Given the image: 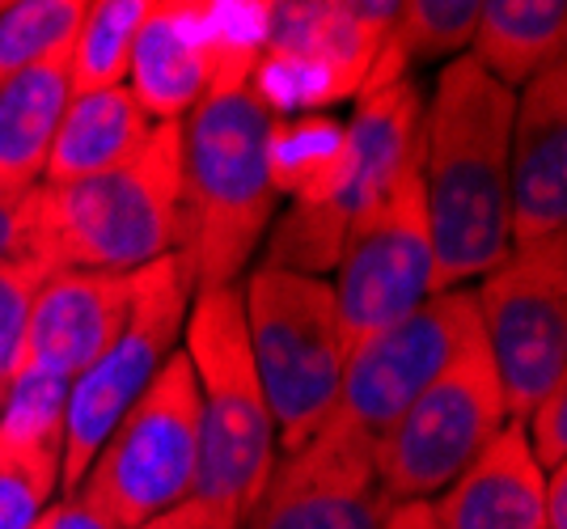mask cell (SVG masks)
<instances>
[{
  "label": "cell",
  "mask_w": 567,
  "mask_h": 529,
  "mask_svg": "<svg viewBox=\"0 0 567 529\" xmlns=\"http://www.w3.org/2000/svg\"><path fill=\"white\" fill-rule=\"evenodd\" d=\"M517 94L471 55L445 64L424 111V204L436 292L487 276L513 250L508 141Z\"/></svg>",
  "instance_id": "6da1fadb"
},
{
  "label": "cell",
  "mask_w": 567,
  "mask_h": 529,
  "mask_svg": "<svg viewBox=\"0 0 567 529\" xmlns=\"http://www.w3.org/2000/svg\"><path fill=\"white\" fill-rule=\"evenodd\" d=\"M276 115L250 81L213 85L183 120L178 259L190 292L234 284L276 217L271 183Z\"/></svg>",
  "instance_id": "7a4b0ae2"
},
{
  "label": "cell",
  "mask_w": 567,
  "mask_h": 529,
  "mask_svg": "<svg viewBox=\"0 0 567 529\" xmlns=\"http://www.w3.org/2000/svg\"><path fill=\"white\" fill-rule=\"evenodd\" d=\"M178 191L183 120L153 123L132 162L25 195L30 255L55 271H141L178 250Z\"/></svg>",
  "instance_id": "3957f363"
},
{
  "label": "cell",
  "mask_w": 567,
  "mask_h": 529,
  "mask_svg": "<svg viewBox=\"0 0 567 529\" xmlns=\"http://www.w3.org/2000/svg\"><path fill=\"white\" fill-rule=\"evenodd\" d=\"M183 352L199 390V470L187 500L208 508L229 529H246V517L271 483L280 449L250 361L237 284L190 297Z\"/></svg>",
  "instance_id": "277c9868"
},
{
  "label": "cell",
  "mask_w": 567,
  "mask_h": 529,
  "mask_svg": "<svg viewBox=\"0 0 567 529\" xmlns=\"http://www.w3.org/2000/svg\"><path fill=\"white\" fill-rule=\"evenodd\" d=\"M241 313L276 449L288 457L327 428L339 403L348 335L334 289L322 276L259 267L241 289Z\"/></svg>",
  "instance_id": "5b68a950"
},
{
  "label": "cell",
  "mask_w": 567,
  "mask_h": 529,
  "mask_svg": "<svg viewBox=\"0 0 567 529\" xmlns=\"http://www.w3.org/2000/svg\"><path fill=\"white\" fill-rule=\"evenodd\" d=\"M199 470V390L187 352H169L132 411L90 461L72 500L115 529H141L178 508Z\"/></svg>",
  "instance_id": "8992f818"
},
{
  "label": "cell",
  "mask_w": 567,
  "mask_h": 529,
  "mask_svg": "<svg viewBox=\"0 0 567 529\" xmlns=\"http://www.w3.org/2000/svg\"><path fill=\"white\" fill-rule=\"evenodd\" d=\"M504 424L508 407L496 364L487 356L483 331H474L462 352L441 369V377L378 440L373 475L381 500H436Z\"/></svg>",
  "instance_id": "52a82bcc"
},
{
  "label": "cell",
  "mask_w": 567,
  "mask_h": 529,
  "mask_svg": "<svg viewBox=\"0 0 567 529\" xmlns=\"http://www.w3.org/2000/svg\"><path fill=\"white\" fill-rule=\"evenodd\" d=\"M508 419H525L567 382V241L513 246L474 292Z\"/></svg>",
  "instance_id": "ba28073f"
},
{
  "label": "cell",
  "mask_w": 567,
  "mask_h": 529,
  "mask_svg": "<svg viewBox=\"0 0 567 529\" xmlns=\"http://www.w3.org/2000/svg\"><path fill=\"white\" fill-rule=\"evenodd\" d=\"M190 280L178 255L136 271V297L118 339L97 356L76 382L69 385V411H64V461H60V487L76 491L97 449L115 424L132 411L148 382L162 373L174 343L187 326Z\"/></svg>",
  "instance_id": "9c48e42d"
},
{
  "label": "cell",
  "mask_w": 567,
  "mask_h": 529,
  "mask_svg": "<svg viewBox=\"0 0 567 529\" xmlns=\"http://www.w3.org/2000/svg\"><path fill=\"white\" fill-rule=\"evenodd\" d=\"M474 331L478 310L471 289L432 292L415 313L348 348L339 403L327 424L364 436L378 449L381 436L441 377V369L462 352Z\"/></svg>",
  "instance_id": "30bf717a"
},
{
  "label": "cell",
  "mask_w": 567,
  "mask_h": 529,
  "mask_svg": "<svg viewBox=\"0 0 567 529\" xmlns=\"http://www.w3.org/2000/svg\"><path fill=\"white\" fill-rule=\"evenodd\" d=\"M334 267H339V280L331 289L348 348L424 305L436 292L424 169L406 174L378 208L352 217L343 255Z\"/></svg>",
  "instance_id": "8fae6325"
},
{
  "label": "cell",
  "mask_w": 567,
  "mask_h": 529,
  "mask_svg": "<svg viewBox=\"0 0 567 529\" xmlns=\"http://www.w3.org/2000/svg\"><path fill=\"white\" fill-rule=\"evenodd\" d=\"M399 4H271L255 94L271 115L322 106L369 81Z\"/></svg>",
  "instance_id": "7c38bea8"
},
{
  "label": "cell",
  "mask_w": 567,
  "mask_h": 529,
  "mask_svg": "<svg viewBox=\"0 0 567 529\" xmlns=\"http://www.w3.org/2000/svg\"><path fill=\"white\" fill-rule=\"evenodd\" d=\"M381 512L373 445L327 424L306 449L276 461L246 529H381Z\"/></svg>",
  "instance_id": "4fadbf2b"
},
{
  "label": "cell",
  "mask_w": 567,
  "mask_h": 529,
  "mask_svg": "<svg viewBox=\"0 0 567 529\" xmlns=\"http://www.w3.org/2000/svg\"><path fill=\"white\" fill-rule=\"evenodd\" d=\"M513 246L564 238L567 229V60L525 81L508 141Z\"/></svg>",
  "instance_id": "5bb4252c"
},
{
  "label": "cell",
  "mask_w": 567,
  "mask_h": 529,
  "mask_svg": "<svg viewBox=\"0 0 567 529\" xmlns=\"http://www.w3.org/2000/svg\"><path fill=\"white\" fill-rule=\"evenodd\" d=\"M136 297V271H55L25 322L22 361L76 382L118 339Z\"/></svg>",
  "instance_id": "9a60e30c"
},
{
  "label": "cell",
  "mask_w": 567,
  "mask_h": 529,
  "mask_svg": "<svg viewBox=\"0 0 567 529\" xmlns=\"http://www.w3.org/2000/svg\"><path fill=\"white\" fill-rule=\"evenodd\" d=\"M424 169V97L411 76L364 85L343 127V183L334 204L352 217L378 208L406 174Z\"/></svg>",
  "instance_id": "2e32d148"
},
{
  "label": "cell",
  "mask_w": 567,
  "mask_h": 529,
  "mask_svg": "<svg viewBox=\"0 0 567 529\" xmlns=\"http://www.w3.org/2000/svg\"><path fill=\"white\" fill-rule=\"evenodd\" d=\"M127 94L153 123H178L213 90L208 4H148L127 64Z\"/></svg>",
  "instance_id": "e0dca14e"
},
{
  "label": "cell",
  "mask_w": 567,
  "mask_h": 529,
  "mask_svg": "<svg viewBox=\"0 0 567 529\" xmlns=\"http://www.w3.org/2000/svg\"><path fill=\"white\" fill-rule=\"evenodd\" d=\"M546 475L525 445L520 419H508L457 479L427 500L441 529H543Z\"/></svg>",
  "instance_id": "ac0fdd59"
},
{
  "label": "cell",
  "mask_w": 567,
  "mask_h": 529,
  "mask_svg": "<svg viewBox=\"0 0 567 529\" xmlns=\"http://www.w3.org/2000/svg\"><path fill=\"white\" fill-rule=\"evenodd\" d=\"M72 48L0 85V204H18L39 187L51 141L72 102Z\"/></svg>",
  "instance_id": "d6986e66"
},
{
  "label": "cell",
  "mask_w": 567,
  "mask_h": 529,
  "mask_svg": "<svg viewBox=\"0 0 567 529\" xmlns=\"http://www.w3.org/2000/svg\"><path fill=\"white\" fill-rule=\"evenodd\" d=\"M69 385L34 364L13 369L0 394V475L30 483L48 496L60 487Z\"/></svg>",
  "instance_id": "ffe728a7"
},
{
  "label": "cell",
  "mask_w": 567,
  "mask_h": 529,
  "mask_svg": "<svg viewBox=\"0 0 567 529\" xmlns=\"http://www.w3.org/2000/svg\"><path fill=\"white\" fill-rule=\"evenodd\" d=\"M148 136H153V120L136 106L127 85L72 97L60 120V132L51 141L43 187H69V183H85V178L123 166L141 153Z\"/></svg>",
  "instance_id": "44dd1931"
},
{
  "label": "cell",
  "mask_w": 567,
  "mask_h": 529,
  "mask_svg": "<svg viewBox=\"0 0 567 529\" xmlns=\"http://www.w3.org/2000/svg\"><path fill=\"white\" fill-rule=\"evenodd\" d=\"M567 4L564 0H483L471 55L487 76L517 94L550 64L567 60Z\"/></svg>",
  "instance_id": "7402d4cb"
},
{
  "label": "cell",
  "mask_w": 567,
  "mask_h": 529,
  "mask_svg": "<svg viewBox=\"0 0 567 529\" xmlns=\"http://www.w3.org/2000/svg\"><path fill=\"white\" fill-rule=\"evenodd\" d=\"M483 0H406L399 4L381 55L364 85L399 81L402 64H432V60H462L478 30Z\"/></svg>",
  "instance_id": "603a6c76"
},
{
  "label": "cell",
  "mask_w": 567,
  "mask_h": 529,
  "mask_svg": "<svg viewBox=\"0 0 567 529\" xmlns=\"http://www.w3.org/2000/svg\"><path fill=\"white\" fill-rule=\"evenodd\" d=\"M271 183L297 199H334L343 183V127L327 115H276Z\"/></svg>",
  "instance_id": "cb8c5ba5"
},
{
  "label": "cell",
  "mask_w": 567,
  "mask_h": 529,
  "mask_svg": "<svg viewBox=\"0 0 567 529\" xmlns=\"http://www.w3.org/2000/svg\"><path fill=\"white\" fill-rule=\"evenodd\" d=\"M148 0H97L85 4L81 30L72 39V97L97 94V90H115L127 81L132 48H136V30H141Z\"/></svg>",
  "instance_id": "d4e9b609"
},
{
  "label": "cell",
  "mask_w": 567,
  "mask_h": 529,
  "mask_svg": "<svg viewBox=\"0 0 567 529\" xmlns=\"http://www.w3.org/2000/svg\"><path fill=\"white\" fill-rule=\"evenodd\" d=\"M85 18L81 0H22L0 4V85L72 48Z\"/></svg>",
  "instance_id": "484cf974"
},
{
  "label": "cell",
  "mask_w": 567,
  "mask_h": 529,
  "mask_svg": "<svg viewBox=\"0 0 567 529\" xmlns=\"http://www.w3.org/2000/svg\"><path fill=\"white\" fill-rule=\"evenodd\" d=\"M348 241V212L334 199H297L271 229V250L262 267H280L297 276H322L339 263Z\"/></svg>",
  "instance_id": "4316f807"
},
{
  "label": "cell",
  "mask_w": 567,
  "mask_h": 529,
  "mask_svg": "<svg viewBox=\"0 0 567 529\" xmlns=\"http://www.w3.org/2000/svg\"><path fill=\"white\" fill-rule=\"evenodd\" d=\"M51 276H55V267H48L34 255L0 263V385L13 377V369L22 361L25 322H30V310Z\"/></svg>",
  "instance_id": "83f0119b"
},
{
  "label": "cell",
  "mask_w": 567,
  "mask_h": 529,
  "mask_svg": "<svg viewBox=\"0 0 567 529\" xmlns=\"http://www.w3.org/2000/svg\"><path fill=\"white\" fill-rule=\"evenodd\" d=\"M520 428H525V445H529L534 461L543 466V475L564 470L567 466V382L555 385L543 403L520 419Z\"/></svg>",
  "instance_id": "f1b7e54d"
},
{
  "label": "cell",
  "mask_w": 567,
  "mask_h": 529,
  "mask_svg": "<svg viewBox=\"0 0 567 529\" xmlns=\"http://www.w3.org/2000/svg\"><path fill=\"white\" fill-rule=\"evenodd\" d=\"M43 505H48V491L0 475V529H30L43 517Z\"/></svg>",
  "instance_id": "f546056e"
},
{
  "label": "cell",
  "mask_w": 567,
  "mask_h": 529,
  "mask_svg": "<svg viewBox=\"0 0 567 529\" xmlns=\"http://www.w3.org/2000/svg\"><path fill=\"white\" fill-rule=\"evenodd\" d=\"M30 255V217H25V199L18 204H0V263L25 259Z\"/></svg>",
  "instance_id": "4dcf8cb0"
},
{
  "label": "cell",
  "mask_w": 567,
  "mask_h": 529,
  "mask_svg": "<svg viewBox=\"0 0 567 529\" xmlns=\"http://www.w3.org/2000/svg\"><path fill=\"white\" fill-rule=\"evenodd\" d=\"M141 529H229L225 521H216L208 508H199L195 500H183L178 508H169L162 517H153L148 526Z\"/></svg>",
  "instance_id": "1f68e13d"
},
{
  "label": "cell",
  "mask_w": 567,
  "mask_h": 529,
  "mask_svg": "<svg viewBox=\"0 0 567 529\" xmlns=\"http://www.w3.org/2000/svg\"><path fill=\"white\" fill-rule=\"evenodd\" d=\"M381 529H441V521L427 500H402V505H385Z\"/></svg>",
  "instance_id": "d6a6232c"
},
{
  "label": "cell",
  "mask_w": 567,
  "mask_h": 529,
  "mask_svg": "<svg viewBox=\"0 0 567 529\" xmlns=\"http://www.w3.org/2000/svg\"><path fill=\"white\" fill-rule=\"evenodd\" d=\"M43 521H48V529H115L111 521H102L97 512H90L81 500H60V505H51L48 512H43Z\"/></svg>",
  "instance_id": "836d02e7"
},
{
  "label": "cell",
  "mask_w": 567,
  "mask_h": 529,
  "mask_svg": "<svg viewBox=\"0 0 567 529\" xmlns=\"http://www.w3.org/2000/svg\"><path fill=\"white\" fill-rule=\"evenodd\" d=\"M543 529H567V466L546 475L543 496Z\"/></svg>",
  "instance_id": "e575fe53"
},
{
  "label": "cell",
  "mask_w": 567,
  "mask_h": 529,
  "mask_svg": "<svg viewBox=\"0 0 567 529\" xmlns=\"http://www.w3.org/2000/svg\"><path fill=\"white\" fill-rule=\"evenodd\" d=\"M30 529H48V521H43V517H39V521H34V526H30Z\"/></svg>",
  "instance_id": "d590c367"
},
{
  "label": "cell",
  "mask_w": 567,
  "mask_h": 529,
  "mask_svg": "<svg viewBox=\"0 0 567 529\" xmlns=\"http://www.w3.org/2000/svg\"><path fill=\"white\" fill-rule=\"evenodd\" d=\"M0 394H4V385H0Z\"/></svg>",
  "instance_id": "8d00e7d4"
}]
</instances>
